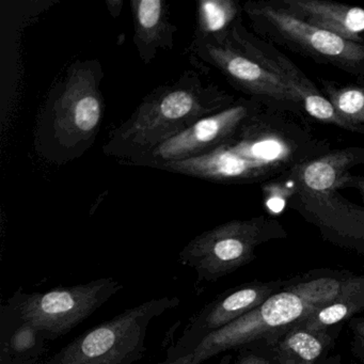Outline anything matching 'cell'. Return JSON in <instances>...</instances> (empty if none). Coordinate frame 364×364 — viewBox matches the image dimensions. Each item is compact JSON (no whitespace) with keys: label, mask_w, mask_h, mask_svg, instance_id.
I'll return each mask as SVG.
<instances>
[{"label":"cell","mask_w":364,"mask_h":364,"mask_svg":"<svg viewBox=\"0 0 364 364\" xmlns=\"http://www.w3.org/2000/svg\"><path fill=\"white\" fill-rule=\"evenodd\" d=\"M102 80L100 63L76 61L50 95L41 120L43 137L67 159L86 150L99 132L104 117Z\"/></svg>","instance_id":"obj_5"},{"label":"cell","mask_w":364,"mask_h":364,"mask_svg":"<svg viewBox=\"0 0 364 364\" xmlns=\"http://www.w3.org/2000/svg\"><path fill=\"white\" fill-rule=\"evenodd\" d=\"M362 312H364V274L347 272L343 277L338 297L299 323L309 329H327L342 325Z\"/></svg>","instance_id":"obj_17"},{"label":"cell","mask_w":364,"mask_h":364,"mask_svg":"<svg viewBox=\"0 0 364 364\" xmlns=\"http://www.w3.org/2000/svg\"><path fill=\"white\" fill-rule=\"evenodd\" d=\"M336 187L338 191L345 188L355 189L364 203V176H353L347 172L338 178V182L336 183Z\"/></svg>","instance_id":"obj_22"},{"label":"cell","mask_w":364,"mask_h":364,"mask_svg":"<svg viewBox=\"0 0 364 364\" xmlns=\"http://www.w3.org/2000/svg\"><path fill=\"white\" fill-rule=\"evenodd\" d=\"M237 364H274L272 358L267 357V355H259V353H242L238 358Z\"/></svg>","instance_id":"obj_23"},{"label":"cell","mask_w":364,"mask_h":364,"mask_svg":"<svg viewBox=\"0 0 364 364\" xmlns=\"http://www.w3.org/2000/svg\"><path fill=\"white\" fill-rule=\"evenodd\" d=\"M244 14L235 0H202L198 4L195 39L223 37Z\"/></svg>","instance_id":"obj_19"},{"label":"cell","mask_w":364,"mask_h":364,"mask_svg":"<svg viewBox=\"0 0 364 364\" xmlns=\"http://www.w3.org/2000/svg\"><path fill=\"white\" fill-rule=\"evenodd\" d=\"M318 82L346 131L364 136V82L341 84L323 78Z\"/></svg>","instance_id":"obj_18"},{"label":"cell","mask_w":364,"mask_h":364,"mask_svg":"<svg viewBox=\"0 0 364 364\" xmlns=\"http://www.w3.org/2000/svg\"><path fill=\"white\" fill-rule=\"evenodd\" d=\"M265 106L246 97L210 116L204 117L176 137L159 144L129 165L156 168L173 161H186L208 154L229 139L251 117Z\"/></svg>","instance_id":"obj_11"},{"label":"cell","mask_w":364,"mask_h":364,"mask_svg":"<svg viewBox=\"0 0 364 364\" xmlns=\"http://www.w3.org/2000/svg\"><path fill=\"white\" fill-rule=\"evenodd\" d=\"M287 236L280 221L272 217L236 219L193 238L183 249L178 262L193 267L201 280L216 281L251 263L262 245Z\"/></svg>","instance_id":"obj_7"},{"label":"cell","mask_w":364,"mask_h":364,"mask_svg":"<svg viewBox=\"0 0 364 364\" xmlns=\"http://www.w3.org/2000/svg\"><path fill=\"white\" fill-rule=\"evenodd\" d=\"M306 24L364 46V9L331 0H277Z\"/></svg>","instance_id":"obj_13"},{"label":"cell","mask_w":364,"mask_h":364,"mask_svg":"<svg viewBox=\"0 0 364 364\" xmlns=\"http://www.w3.org/2000/svg\"><path fill=\"white\" fill-rule=\"evenodd\" d=\"M122 5V0H120V1L119 0H108V1H106V6H107L108 10L114 18H117L120 14Z\"/></svg>","instance_id":"obj_24"},{"label":"cell","mask_w":364,"mask_h":364,"mask_svg":"<svg viewBox=\"0 0 364 364\" xmlns=\"http://www.w3.org/2000/svg\"><path fill=\"white\" fill-rule=\"evenodd\" d=\"M347 323L351 336V351L353 355L364 363V317H353Z\"/></svg>","instance_id":"obj_21"},{"label":"cell","mask_w":364,"mask_h":364,"mask_svg":"<svg viewBox=\"0 0 364 364\" xmlns=\"http://www.w3.org/2000/svg\"><path fill=\"white\" fill-rule=\"evenodd\" d=\"M229 33L232 40L247 55L284 82L294 97L304 106L306 116L346 131L344 123L338 118L333 106L326 99L316 85L313 84L310 78L289 57L279 52L276 46L249 31L242 22V16L236 21Z\"/></svg>","instance_id":"obj_12"},{"label":"cell","mask_w":364,"mask_h":364,"mask_svg":"<svg viewBox=\"0 0 364 364\" xmlns=\"http://www.w3.org/2000/svg\"><path fill=\"white\" fill-rule=\"evenodd\" d=\"M134 42L144 63H151L159 50H171L178 31L171 24L169 8L164 0H132Z\"/></svg>","instance_id":"obj_15"},{"label":"cell","mask_w":364,"mask_h":364,"mask_svg":"<svg viewBox=\"0 0 364 364\" xmlns=\"http://www.w3.org/2000/svg\"><path fill=\"white\" fill-rule=\"evenodd\" d=\"M180 304L161 297L125 310L70 343L55 364H132L146 353L151 321Z\"/></svg>","instance_id":"obj_8"},{"label":"cell","mask_w":364,"mask_h":364,"mask_svg":"<svg viewBox=\"0 0 364 364\" xmlns=\"http://www.w3.org/2000/svg\"><path fill=\"white\" fill-rule=\"evenodd\" d=\"M341 328L315 330L297 323L266 347L274 364H321L329 357Z\"/></svg>","instance_id":"obj_14"},{"label":"cell","mask_w":364,"mask_h":364,"mask_svg":"<svg viewBox=\"0 0 364 364\" xmlns=\"http://www.w3.org/2000/svg\"><path fill=\"white\" fill-rule=\"evenodd\" d=\"M229 33L223 37L193 40V54L220 72L233 88L248 99L269 109L306 119L304 106L284 82L247 55Z\"/></svg>","instance_id":"obj_9"},{"label":"cell","mask_w":364,"mask_h":364,"mask_svg":"<svg viewBox=\"0 0 364 364\" xmlns=\"http://www.w3.org/2000/svg\"><path fill=\"white\" fill-rule=\"evenodd\" d=\"M346 272L323 268L291 278L284 289L242 318L206 334L193 350V364L257 343L268 346L287 330L331 304L340 294Z\"/></svg>","instance_id":"obj_4"},{"label":"cell","mask_w":364,"mask_h":364,"mask_svg":"<svg viewBox=\"0 0 364 364\" xmlns=\"http://www.w3.org/2000/svg\"><path fill=\"white\" fill-rule=\"evenodd\" d=\"M289 280L253 281L230 291L210 306L203 318L204 329L210 333L242 318L284 289Z\"/></svg>","instance_id":"obj_16"},{"label":"cell","mask_w":364,"mask_h":364,"mask_svg":"<svg viewBox=\"0 0 364 364\" xmlns=\"http://www.w3.org/2000/svg\"><path fill=\"white\" fill-rule=\"evenodd\" d=\"M331 150L306 119L264 107L208 154L159 169L220 184H266Z\"/></svg>","instance_id":"obj_1"},{"label":"cell","mask_w":364,"mask_h":364,"mask_svg":"<svg viewBox=\"0 0 364 364\" xmlns=\"http://www.w3.org/2000/svg\"><path fill=\"white\" fill-rule=\"evenodd\" d=\"M237 101L198 74L185 72L176 82L148 95L133 114L112 132L103 151L131 164L176 137L200 119L217 114Z\"/></svg>","instance_id":"obj_2"},{"label":"cell","mask_w":364,"mask_h":364,"mask_svg":"<svg viewBox=\"0 0 364 364\" xmlns=\"http://www.w3.org/2000/svg\"><path fill=\"white\" fill-rule=\"evenodd\" d=\"M38 330L28 323H24L11 336L10 345L14 351L23 353L33 348L37 342Z\"/></svg>","instance_id":"obj_20"},{"label":"cell","mask_w":364,"mask_h":364,"mask_svg":"<svg viewBox=\"0 0 364 364\" xmlns=\"http://www.w3.org/2000/svg\"><path fill=\"white\" fill-rule=\"evenodd\" d=\"M234 364H237V363H236V362H235V363H234Z\"/></svg>","instance_id":"obj_27"},{"label":"cell","mask_w":364,"mask_h":364,"mask_svg":"<svg viewBox=\"0 0 364 364\" xmlns=\"http://www.w3.org/2000/svg\"><path fill=\"white\" fill-rule=\"evenodd\" d=\"M364 165L363 146L331 150L280 178L289 191L285 205L316 228L325 242L364 255V206L343 197L336 183Z\"/></svg>","instance_id":"obj_3"},{"label":"cell","mask_w":364,"mask_h":364,"mask_svg":"<svg viewBox=\"0 0 364 364\" xmlns=\"http://www.w3.org/2000/svg\"><path fill=\"white\" fill-rule=\"evenodd\" d=\"M242 10L252 33L264 41L336 68L360 82L364 77V46L302 22L277 0H249Z\"/></svg>","instance_id":"obj_6"},{"label":"cell","mask_w":364,"mask_h":364,"mask_svg":"<svg viewBox=\"0 0 364 364\" xmlns=\"http://www.w3.org/2000/svg\"><path fill=\"white\" fill-rule=\"evenodd\" d=\"M321 364H342V359L340 355H329L325 361L321 362Z\"/></svg>","instance_id":"obj_26"},{"label":"cell","mask_w":364,"mask_h":364,"mask_svg":"<svg viewBox=\"0 0 364 364\" xmlns=\"http://www.w3.org/2000/svg\"><path fill=\"white\" fill-rule=\"evenodd\" d=\"M193 351L186 355L178 357V359L170 361L168 364H193Z\"/></svg>","instance_id":"obj_25"},{"label":"cell","mask_w":364,"mask_h":364,"mask_svg":"<svg viewBox=\"0 0 364 364\" xmlns=\"http://www.w3.org/2000/svg\"><path fill=\"white\" fill-rule=\"evenodd\" d=\"M121 287L114 279L104 278L33 294L21 304V317L38 331L63 336L86 321Z\"/></svg>","instance_id":"obj_10"}]
</instances>
